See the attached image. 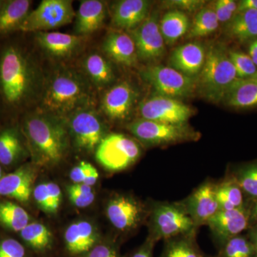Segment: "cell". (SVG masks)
<instances>
[{
  "label": "cell",
  "mask_w": 257,
  "mask_h": 257,
  "mask_svg": "<svg viewBox=\"0 0 257 257\" xmlns=\"http://www.w3.org/2000/svg\"><path fill=\"white\" fill-rule=\"evenodd\" d=\"M0 257H27L25 246L11 237L0 239Z\"/></svg>",
  "instance_id": "obj_41"
},
{
  "label": "cell",
  "mask_w": 257,
  "mask_h": 257,
  "mask_svg": "<svg viewBox=\"0 0 257 257\" xmlns=\"http://www.w3.org/2000/svg\"><path fill=\"white\" fill-rule=\"evenodd\" d=\"M205 2L201 0H170L163 2L164 8L172 10H179L183 12H194L200 10L204 6Z\"/></svg>",
  "instance_id": "obj_43"
},
{
  "label": "cell",
  "mask_w": 257,
  "mask_h": 257,
  "mask_svg": "<svg viewBox=\"0 0 257 257\" xmlns=\"http://www.w3.org/2000/svg\"><path fill=\"white\" fill-rule=\"evenodd\" d=\"M44 79L40 67L26 51L17 45L0 54V93L7 104L20 107L41 96Z\"/></svg>",
  "instance_id": "obj_2"
},
{
  "label": "cell",
  "mask_w": 257,
  "mask_h": 257,
  "mask_svg": "<svg viewBox=\"0 0 257 257\" xmlns=\"http://www.w3.org/2000/svg\"><path fill=\"white\" fill-rule=\"evenodd\" d=\"M67 121L71 144L81 153L94 154L103 139L109 134L100 115L92 106L76 111Z\"/></svg>",
  "instance_id": "obj_6"
},
{
  "label": "cell",
  "mask_w": 257,
  "mask_h": 257,
  "mask_svg": "<svg viewBox=\"0 0 257 257\" xmlns=\"http://www.w3.org/2000/svg\"><path fill=\"white\" fill-rule=\"evenodd\" d=\"M257 22L256 10H245L236 13L228 23L226 29L239 28L245 25H251Z\"/></svg>",
  "instance_id": "obj_44"
},
{
  "label": "cell",
  "mask_w": 257,
  "mask_h": 257,
  "mask_svg": "<svg viewBox=\"0 0 257 257\" xmlns=\"http://www.w3.org/2000/svg\"><path fill=\"white\" fill-rule=\"evenodd\" d=\"M220 246L251 227L249 204L239 209L219 210L207 224Z\"/></svg>",
  "instance_id": "obj_15"
},
{
  "label": "cell",
  "mask_w": 257,
  "mask_h": 257,
  "mask_svg": "<svg viewBox=\"0 0 257 257\" xmlns=\"http://www.w3.org/2000/svg\"><path fill=\"white\" fill-rule=\"evenodd\" d=\"M151 3L147 0H121L112 7L111 24L115 28L133 31L150 15Z\"/></svg>",
  "instance_id": "obj_20"
},
{
  "label": "cell",
  "mask_w": 257,
  "mask_h": 257,
  "mask_svg": "<svg viewBox=\"0 0 257 257\" xmlns=\"http://www.w3.org/2000/svg\"><path fill=\"white\" fill-rule=\"evenodd\" d=\"M195 235L192 233L165 240L160 257H204L198 247Z\"/></svg>",
  "instance_id": "obj_33"
},
{
  "label": "cell",
  "mask_w": 257,
  "mask_h": 257,
  "mask_svg": "<svg viewBox=\"0 0 257 257\" xmlns=\"http://www.w3.org/2000/svg\"><path fill=\"white\" fill-rule=\"evenodd\" d=\"M196 227L208 224L219 211L216 198V184L207 181L182 202Z\"/></svg>",
  "instance_id": "obj_16"
},
{
  "label": "cell",
  "mask_w": 257,
  "mask_h": 257,
  "mask_svg": "<svg viewBox=\"0 0 257 257\" xmlns=\"http://www.w3.org/2000/svg\"><path fill=\"white\" fill-rule=\"evenodd\" d=\"M128 34L135 42L139 60L153 63L165 55V42L160 32L157 13L149 15L138 28Z\"/></svg>",
  "instance_id": "obj_13"
},
{
  "label": "cell",
  "mask_w": 257,
  "mask_h": 257,
  "mask_svg": "<svg viewBox=\"0 0 257 257\" xmlns=\"http://www.w3.org/2000/svg\"><path fill=\"white\" fill-rule=\"evenodd\" d=\"M135 140L121 133H109L94 152L96 162L108 172H119L133 166L142 155Z\"/></svg>",
  "instance_id": "obj_8"
},
{
  "label": "cell",
  "mask_w": 257,
  "mask_h": 257,
  "mask_svg": "<svg viewBox=\"0 0 257 257\" xmlns=\"http://www.w3.org/2000/svg\"><path fill=\"white\" fill-rule=\"evenodd\" d=\"M219 25V20L213 8H202L194 19L189 30L188 37L197 38L207 36L216 31Z\"/></svg>",
  "instance_id": "obj_35"
},
{
  "label": "cell",
  "mask_w": 257,
  "mask_h": 257,
  "mask_svg": "<svg viewBox=\"0 0 257 257\" xmlns=\"http://www.w3.org/2000/svg\"><path fill=\"white\" fill-rule=\"evenodd\" d=\"M253 78H256V79H257V71H256V74H255V76H254V77H253Z\"/></svg>",
  "instance_id": "obj_53"
},
{
  "label": "cell",
  "mask_w": 257,
  "mask_h": 257,
  "mask_svg": "<svg viewBox=\"0 0 257 257\" xmlns=\"http://www.w3.org/2000/svg\"><path fill=\"white\" fill-rule=\"evenodd\" d=\"M245 10H256L257 11V0H242L237 3V12L245 11Z\"/></svg>",
  "instance_id": "obj_47"
},
{
  "label": "cell",
  "mask_w": 257,
  "mask_h": 257,
  "mask_svg": "<svg viewBox=\"0 0 257 257\" xmlns=\"http://www.w3.org/2000/svg\"><path fill=\"white\" fill-rule=\"evenodd\" d=\"M216 17H217L219 23H229L231 18H233L234 15L230 13L229 10L225 8L224 5L222 4L221 0L216 1L214 4L213 7Z\"/></svg>",
  "instance_id": "obj_46"
},
{
  "label": "cell",
  "mask_w": 257,
  "mask_h": 257,
  "mask_svg": "<svg viewBox=\"0 0 257 257\" xmlns=\"http://www.w3.org/2000/svg\"><path fill=\"white\" fill-rule=\"evenodd\" d=\"M83 257H121L119 247L111 239H101L97 244Z\"/></svg>",
  "instance_id": "obj_40"
},
{
  "label": "cell",
  "mask_w": 257,
  "mask_h": 257,
  "mask_svg": "<svg viewBox=\"0 0 257 257\" xmlns=\"http://www.w3.org/2000/svg\"><path fill=\"white\" fill-rule=\"evenodd\" d=\"M105 3L99 0L81 2L75 15L74 35L84 37L92 35L102 27L105 21Z\"/></svg>",
  "instance_id": "obj_23"
},
{
  "label": "cell",
  "mask_w": 257,
  "mask_h": 257,
  "mask_svg": "<svg viewBox=\"0 0 257 257\" xmlns=\"http://www.w3.org/2000/svg\"><path fill=\"white\" fill-rule=\"evenodd\" d=\"M248 239L251 240L257 252V224L253 225L247 230Z\"/></svg>",
  "instance_id": "obj_50"
},
{
  "label": "cell",
  "mask_w": 257,
  "mask_h": 257,
  "mask_svg": "<svg viewBox=\"0 0 257 257\" xmlns=\"http://www.w3.org/2000/svg\"><path fill=\"white\" fill-rule=\"evenodd\" d=\"M142 119L167 123L187 124L194 110L174 98L156 94L147 98L139 105Z\"/></svg>",
  "instance_id": "obj_12"
},
{
  "label": "cell",
  "mask_w": 257,
  "mask_h": 257,
  "mask_svg": "<svg viewBox=\"0 0 257 257\" xmlns=\"http://www.w3.org/2000/svg\"><path fill=\"white\" fill-rule=\"evenodd\" d=\"M206 53L204 46L198 42L181 45L170 56V67L188 77H194L202 71Z\"/></svg>",
  "instance_id": "obj_21"
},
{
  "label": "cell",
  "mask_w": 257,
  "mask_h": 257,
  "mask_svg": "<svg viewBox=\"0 0 257 257\" xmlns=\"http://www.w3.org/2000/svg\"><path fill=\"white\" fill-rule=\"evenodd\" d=\"M102 50L109 60L126 67H134L139 61L133 37L125 32L109 33L103 42Z\"/></svg>",
  "instance_id": "obj_22"
},
{
  "label": "cell",
  "mask_w": 257,
  "mask_h": 257,
  "mask_svg": "<svg viewBox=\"0 0 257 257\" xmlns=\"http://www.w3.org/2000/svg\"><path fill=\"white\" fill-rule=\"evenodd\" d=\"M142 78L155 89L157 94L174 98L188 97L197 89V79L163 65L149 66L140 72Z\"/></svg>",
  "instance_id": "obj_11"
},
{
  "label": "cell",
  "mask_w": 257,
  "mask_h": 257,
  "mask_svg": "<svg viewBox=\"0 0 257 257\" xmlns=\"http://www.w3.org/2000/svg\"><path fill=\"white\" fill-rule=\"evenodd\" d=\"M221 101L225 105L234 109L257 107V79H238Z\"/></svg>",
  "instance_id": "obj_26"
},
{
  "label": "cell",
  "mask_w": 257,
  "mask_h": 257,
  "mask_svg": "<svg viewBox=\"0 0 257 257\" xmlns=\"http://www.w3.org/2000/svg\"><path fill=\"white\" fill-rule=\"evenodd\" d=\"M138 97L136 88L123 81L106 89L101 99L100 109L110 121H126L131 116Z\"/></svg>",
  "instance_id": "obj_14"
},
{
  "label": "cell",
  "mask_w": 257,
  "mask_h": 257,
  "mask_svg": "<svg viewBox=\"0 0 257 257\" xmlns=\"http://www.w3.org/2000/svg\"><path fill=\"white\" fill-rule=\"evenodd\" d=\"M216 198L219 210L239 209L248 204L239 185L229 177L216 184Z\"/></svg>",
  "instance_id": "obj_32"
},
{
  "label": "cell",
  "mask_w": 257,
  "mask_h": 257,
  "mask_svg": "<svg viewBox=\"0 0 257 257\" xmlns=\"http://www.w3.org/2000/svg\"><path fill=\"white\" fill-rule=\"evenodd\" d=\"M231 63L234 65L238 78H253L256 73L257 67L251 57L239 51H228Z\"/></svg>",
  "instance_id": "obj_38"
},
{
  "label": "cell",
  "mask_w": 257,
  "mask_h": 257,
  "mask_svg": "<svg viewBox=\"0 0 257 257\" xmlns=\"http://www.w3.org/2000/svg\"><path fill=\"white\" fill-rule=\"evenodd\" d=\"M75 15L71 0H43L30 12L18 31L47 32L70 24Z\"/></svg>",
  "instance_id": "obj_10"
},
{
  "label": "cell",
  "mask_w": 257,
  "mask_h": 257,
  "mask_svg": "<svg viewBox=\"0 0 257 257\" xmlns=\"http://www.w3.org/2000/svg\"><path fill=\"white\" fill-rule=\"evenodd\" d=\"M227 177L239 185L249 202L257 200V160L237 166Z\"/></svg>",
  "instance_id": "obj_30"
},
{
  "label": "cell",
  "mask_w": 257,
  "mask_h": 257,
  "mask_svg": "<svg viewBox=\"0 0 257 257\" xmlns=\"http://www.w3.org/2000/svg\"><path fill=\"white\" fill-rule=\"evenodd\" d=\"M147 221L148 236L155 242L196 233L197 230L182 202H154L149 207Z\"/></svg>",
  "instance_id": "obj_5"
},
{
  "label": "cell",
  "mask_w": 257,
  "mask_h": 257,
  "mask_svg": "<svg viewBox=\"0 0 257 257\" xmlns=\"http://www.w3.org/2000/svg\"><path fill=\"white\" fill-rule=\"evenodd\" d=\"M69 178L74 184H84L93 187L99 179V172L92 164L87 161H81L70 171Z\"/></svg>",
  "instance_id": "obj_39"
},
{
  "label": "cell",
  "mask_w": 257,
  "mask_h": 257,
  "mask_svg": "<svg viewBox=\"0 0 257 257\" xmlns=\"http://www.w3.org/2000/svg\"><path fill=\"white\" fill-rule=\"evenodd\" d=\"M126 128L137 140L150 147L195 141L200 135L187 123L167 124L142 118L132 121Z\"/></svg>",
  "instance_id": "obj_7"
},
{
  "label": "cell",
  "mask_w": 257,
  "mask_h": 257,
  "mask_svg": "<svg viewBox=\"0 0 257 257\" xmlns=\"http://www.w3.org/2000/svg\"><path fill=\"white\" fill-rule=\"evenodd\" d=\"M28 156L30 154L21 130L10 126L0 130V165L13 167Z\"/></svg>",
  "instance_id": "obj_25"
},
{
  "label": "cell",
  "mask_w": 257,
  "mask_h": 257,
  "mask_svg": "<svg viewBox=\"0 0 257 257\" xmlns=\"http://www.w3.org/2000/svg\"><path fill=\"white\" fill-rule=\"evenodd\" d=\"M31 217L21 206L11 201L0 202V224L15 232H20L30 223Z\"/></svg>",
  "instance_id": "obj_34"
},
{
  "label": "cell",
  "mask_w": 257,
  "mask_h": 257,
  "mask_svg": "<svg viewBox=\"0 0 257 257\" xmlns=\"http://www.w3.org/2000/svg\"><path fill=\"white\" fill-rule=\"evenodd\" d=\"M20 130L37 167L55 168L68 155L72 144L67 119L37 109L25 116Z\"/></svg>",
  "instance_id": "obj_1"
},
{
  "label": "cell",
  "mask_w": 257,
  "mask_h": 257,
  "mask_svg": "<svg viewBox=\"0 0 257 257\" xmlns=\"http://www.w3.org/2000/svg\"><path fill=\"white\" fill-rule=\"evenodd\" d=\"M92 88L82 72L57 69L44 82L39 109L67 119L76 111L92 106Z\"/></svg>",
  "instance_id": "obj_3"
},
{
  "label": "cell",
  "mask_w": 257,
  "mask_h": 257,
  "mask_svg": "<svg viewBox=\"0 0 257 257\" xmlns=\"http://www.w3.org/2000/svg\"><path fill=\"white\" fill-rule=\"evenodd\" d=\"M222 4L224 5L225 8H226L230 13L235 15L237 12V3L233 0H221Z\"/></svg>",
  "instance_id": "obj_51"
},
{
  "label": "cell",
  "mask_w": 257,
  "mask_h": 257,
  "mask_svg": "<svg viewBox=\"0 0 257 257\" xmlns=\"http://www.w3.org/2000/svg\"><path fill=\"white\" fill-rule=\"evenodd\" d=\"M249 204L250 217H251V224H257V200L253 201L252 202L248 203Z\"/></svg>",
  "instance_id": "obj_48"
},
{
  "label": "cell",
  "mask_w": 257,
  "mask_h": 257,
  "mask_svg": "<svg viewBox=\"0 0 257 257\" xmlns=\"http://www.w3.org/2000/svg\"><path fill=\"white\" fill-rule=\"evenodd\" d=\"M5 4V2L0 1V10L3 8V5Z\"/></svg>",
  "instance_id": "obj_52"
},
{
  "label": "cell",
  "mask_w": 257,
  "mask_h": 257,
  "mask_svg": "<svg viewBox=\"0 0 257 257\" xmlns=\"http://www.w3.org/2000/svg\"><path fill=\"white\" fill-rule=\"evenodd\" d=\"M101 239L100 232L96 225L86 219L73 221L64 231L66 249L74 256H84Z\"/></svg>",
  "instance_id": "obj_18"
},
{
  "label": "cell",
  "mask_w": 257,
  "mask_h": 257,
  "mask_svg": "<svg viewBox=\"0 0 257 257\" xmlns=\"http://www.w3.org/2000/svg\"><path fill=\"white\" fill-rule=\"evenodd\" d=\"M32 2L11 0L5 2L0 10V34L18 31L30 12Z\"/></svg>",
  "instance_id": "obj_27"
},
{
  "label": "cell",
  "mask_w": 257,
  "mask_h": 257,
  "mask_svg": "<svg viewBox=\"0 0 257 257\" xmlns=\"http://www.w3.org/2000/svg\"><path fill=\"white\" fill-rule=\"evenodd\" d=\"M71 204L77 208H86L90 206L95 199L92 187L84 184H71L66 187Z\"/></svg>",
  "instance_id": "obj_37"
},
{
  "label": "cell",
  "mask_w": 257,
  "mask_h": 257,
  "mask_svg": "<svg viewBox=\"0 0 257 257\" xmlns=\"http://www.w3.org/2000/svg\"><path fill=\"white\" fill-rule=\"evenodd\" d=\"M35 37L39 47L55 60H67L74 57L84 42V37L57 32H37Z\"/></svg>",
  "instance_id": "obj_19"
},
{
  "label": "cell",
  "mask_w": 257,
  "mask_h": 257,
  "mask_svg": "<svg viewBox=\"0 0 257 257\" xmlns=\"http://www.w3.org/2000/svg\"><path fill=\"white\" fill-rule=\"evenodd\" d=\"M105 214L114 229L128 234L147 221L149 207L131 194H116L106 202Z\"/></svg>",
  "instance_id": "obj_9"
},
{
  "label": "cell",
  "mask_w": 257,
  "mask_h": 257,
  "mask_svg": "<svg viewBox=\"0 0 257 257\" xmlns=\"http://www.w3.org/2000/svg\"><path fill=\"white\" fill-rule=\"evenodd\" d=\"M20 237L27 246L38 253L45 252L53 244V234L46 226L40 222H30L20 232Z\"/></svg>",
  "instance_id": "obj_31"
},
{
  "label": "cell",
  "mask_w": 257,
  "mask_h": 257,
  "mask_svg": "<svg viewBox=\"0 0 257 257\" xmlns=\"http://www.w3.org/2000/svg\"><path fill=\"white\" fill-rule=\"evenodd\" d=\"M82 73L95 89L109 88L116 79L110 61L99 52H91L83 58Z\"/></svg>",
  "instance_id": "obj_24"
},
{
  "label": "cell",
  "mask_w": 257,
  "mask_h": 257,
  "mask_svg": "<svg viewBox=\"0 0 257 257\" xmlns=\"http://www.w3.org/2000/svg\"><path fill=\"white\" fill-rule=\"evenodd\" d=\"M37 207L48 215H55L62 204V194L60 186L55 182H42L32 192Z\"/></svg>",
  "instance_id": "obj_28"
},
{
  "label": "cell",
  "mask_w": 257,
  "mask_h": 257,
  "mask_svg": "<svg viewBox=\"0 0 257 257\" xmlns=\"http://www.w3.org/2000/svg\"><path fill=\"white\" fill-rule=\"evenodd\" d=\"M224 45L212 44L206 53L205 62L197 79L199 94L208 100L220 102L238 77Z\"/></svg>",
  "instance_id": "obj_4"
},
{
  "label": "cell",
  "mask_w": 257,
  "mask_h": 257,
  "mask_svg": "<svg viewBox=\"0 0 257 257\" xmlns=\"http://www.w3.org/2000/svg\"><path fill=\"white\" fill-rule=\"evenodd\" d=\"M190 22L188 16L179 10H171L161 20L160 29L165 43L172 45L188 32Z\"/></svg>",
  "instance_id": "obj_29"
},
{
  "label": "cell",
  "mask_w": 257,
  "mask_h": 257,
  "mask_svg": "<svg viewBox=\"0 0 257 257\" xmlns=\"http://www.w3.org/2000/svg\"><path fill=\"white\" fill-rule=\"evenodd\" d=\"M37 166L25 164L0 179V196L28 204L37 177Z\"/></svg>",
  "instance_id": "obj_17"
},
{
  "label": "cell",
  "mask_w": 257,
  "mask_h": 257,
  "mask_svg": "<svg viewBox=\"0 0 257 257\" xmlns=\"http://www.w3.org/2000/svg\"><path fill=\"white\" fill-rule=\"evenodd\" d=\"M226 32L239 42H253L257 39V22L239 28L226 29Z\"/></svg>",
  "instance_id": "obj_42"
},
{
  "label": "cell",
  "mask_w": 257,
  "mask_h": 257,
  "mask_svg": "<svg viewBox=\"0 0 257 257\" xmlns=\"http://www.w3.org/2000/svg\"><path fill=\"white\" fill-rule=\"evenodd\" d=\"M155 243L156 242L148 236L145 242L127 257H153Z\"/></svg>",
  "instance_id": "obj_45"
},
{
  "label": "cell",
  "mask_w": 257,
  "mask_h": 257,
  "mask_svg": "<svg viewBox=\"0 0 257 257\" xmlns=\"http://www.w3.org/2000/svg\"><path fill=\"white\" fill-rule=\"evenodd\" d=\"M248 56L257 67V39L250 44L248 47Z\"/></svg>",
  "instance_id": "obj_49"
},
{
  "label": "cell",
  "mask_w": 257,
  "mask_h": 257,
  "mask_svg": "<svg viewBox=\"0 0 257 257\" xmlns=\"http://www.w3.org/2000/svg\"><path fill=\"white\" fill-rule=\"evenodd\" d=\"M219 257H257V252L248 236L240 234L221 246Z\"/></svg>",
  "instance_id": "obj_36"
}]
</instances>
